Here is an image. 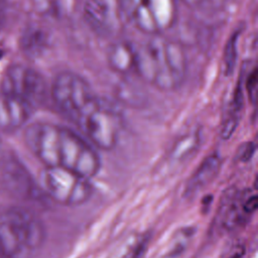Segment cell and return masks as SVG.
Returning <instances> with one entry per match:
<instances>
[{
	"mask_svg": "<svg viewBox=\"0 0 258 258\" xmlns=\"http://www.w3.org/2000/svg\"><path fill=\"white\" fill-rule=\"evenodd\" d=\"M4 56V51L2 49H0V59Z\"/></svg>",
	"mask_w": 258,
	"mask_h": 258,
	"instance_id": "d6986e66",
	"label": "cell"
},
{
	"mask_svg": "<svg viewBox=\"0 0 258 258\" xmlns=\"http://www.w3.org/2000/svg\"><path fill=\"white\" fill-rule=\"evenodd\" d=\"M29 149L46 167H60L87 178L95 176L101 160L93 147L68 127L38 121L26 127Z\"/></svg>",
	"mask_w": 258,
	"mask_h": 258,
	"instance_id": "7a4b0ae2",
	"label": "cell"
},
{
	"mask_svg": "<svg viewBox=\"0 0 258 258\" xmlns=\"http://www.w3.org/2000/svg\"><path fill=\"white\" fill-rule=\"evenodd\" d=\"M42 183L47 195L63 206L83 205L93 194L89 178L60 167H45Z\"/></svg>",
	"mask_w": 258,
	"mask_h": 258,
	"instance_id": "8992f818",
	"label": "cell"
},
{
	"mask_svg": "<svg viewBox=\"0 0 258 258\" xmlns=\"http://www.w3.org/2000/svg\"><path fill=\"white\" fill-rule=\"evenodd\" d=\"M124 19L147 35H160L177 18L176 0H119Z\"/></svg>",
	"mask_w": 258,
	"mask_h": 258,
	"instance_id": "5b68a950",
	"label": "cell"
},
{
	"mask_svg": "<svg viewBox=\"0 0 258 258\" xmlns=\"http://www.w3.org/2000/svg\"><path fill=\"white\" fill-rule=\"evenodd\" d=\"M34 109L26 102L0 92V128L11 132L22 127Z\"/></svg>",
	"mask_w": 258,
	"mask_h": 258,
	"instance_id": "9c48e42d",
	"label": "cell"
},
{
	"mask_svg": "<svg viewBox=\"0 0 258 258\" xmlns=\"http://www.w3.org/2000/svg\"><path fill=\"white\" fill-rule=\"evenodd\" d=\"M0 258H1V257H0Z\"/></svg>",
	"mask_w": 258,
	"mask_h": 258,
	"instance_id": "44dd1931",
	"label": "cell"
},
{
	"mask_svg": "<svg viewBox=\"0 0 258 258\" xmlns=\"http://www.w3.org/2000/svg\"><path fill=\"white\" fill-rule=\"evenodd\" d=\"M0 143H1V142H0Z\"/></svg>",
	"mask_w": 258,
	"mask_h": 258,
	"instance_id": "ffe728a7",
	"label": "cell"
},
{
	"mask_svg": "<svg viewBox=\"0 0 258 258\" xmlns=\"http://www.w3.org/2000/svg\"><path fill=\"white\" fill-rule=\"evenodd\" d=\"M186 70L185 50L175 40L152 35L134 48V71L145 83L160 91L180 87Z\"/></svg>",
	"mask_w": 258,
	"mask_h": 258,
	"instance_id": "3957f363",
	"label": "cell"
},
{
	"mask_svg": "<svg viewBox=\"0 0 258 258\" xmlns=\"http://www.w3.org/2000/svg\"><path fill=\"white\" fill-rule=\"evenodd\" d=\"M36 11L56 17H66L76 10L77 0H32Z\"/></svg>",
	"mask_w": 258,
	"mask_h": 258,
	"instance_id": "5bb4252c",
	"label": "cell"
},
{
	"mask_svg": "<svg viewBox=\"0 0 258 258\" xmlns=\"http://www.w3.org/2000/svg\"><path fill=\"white\" fill-rule=\"evenodd\" d=\"M255 144L251 141H248L246 143H243L240 145V147L237 150V154H236V158L241 161V162H247L249 161L254 152H255Z\"/></svg>",
	"mask_w": 258,
	"mask_h": 258,
	"instance_id": "2e32d148",
	"label": "cell"
},
{
	"mask_svg": "<svg viewBox=\"0 0 258 258\" xmlns=\"http://www.w3.org/2000/svg\"><path fill=\"white\" fill-rule=\"evenodd\" d=\"M221 165L222 160L219 153L214 152L208 155L187 180L184 196L195 197L200 190L209 185L218 175Z\"/></svg>",
	"mask_w": 258,
	"mask_h": 258,
	"instance_id": "30bf717a",
	"label": "cell"
},
{
	"mask_svg": "<svg viewBox=\"0 0 258 258\" xmlns=\"http://www.w3.org/2000/svg\"><path fill=\"white\" fill-rule=\"evenodd\" d=\"M48 46V34L38 25H29L21 35L20 47L27 56H39Z\"/></svg>",
	"mask_w": 258,
	"mask_h": 258,
	"instance_id": "4fadbf2b",
	"label": "cell"
},
{
	"mask_svg": "<svg viewBox=\"0 0 258 258\" xmlns=\"http://www.w3.org/2000/svg\"><path fill=\"white\" fill-rule=\"evenodd\" d=\"M40 219L23 208H9L0 213V257L33 258L45 241Z\"/></svg>",
	"mask_w": 258,
	"mask_h": 258,
	"instance_id": "277c9868",
	"label": "cell"
},
{
	"mask_svg": "<svg viewBox=\"0 0 258 258\" xmlns=\"http://www.w3.org/2000/svg\"><path fill=\"white\" fill-rule=\"evenodd\" d=\"M181 2H183L184 4L188 5V6H197V5H200L204 0H180Z\"/></svg>",
	"mask_w": 258,
	"mask_h": 258,
	"instance_id": "ac0fdd59",
	"label": "cell"
},
{
	"mask_svg": "<svg viewBox=\"0 0 258 258\" xmlns=\"http://www.w3.org/2000/svg\"><path fill=\"white\" fill-rule=\"evenodd\" d=\"M50 97L58 112L102 150L118 143L123 127L121 112L111 102L99 97L80 75L58 73L50 87Z\"/></svg>",
	"mask_w": 258,
	"mask_h": 258,
	"instance_id": "6da1fadb",
	"label": "cell"
},
{
	"mask_svg": "<svg viewBox=\"0 0 258 258\" xmlns=\"http://www.w3.org/2000/svg\"><path fill=\"white\" fill-rule=\"evenodd\" d=\"M134 46L127 41L113 43L107 52L110 68L119 74H127L134 70Z\"/></svg>",
	"mask_w": 258,
	"mask_h": 258,
	"instance_id": "7c38bea8",
	"label": "cell"
},
{
	"mask_svg": "<svg viewBox=\"0 0 258 258\" xmlns=\"http://www.w3.org/2000/svg\"><path fill=\"white\" fill-rule=\"evenodd\" d=\"M240 35V29L235 30L225 44L223 53V71L226 76H231L234 72L237 58V42Z\"/></svg>",
	"mask_w": 258,
	"mask_h": 258,
	"instance_id": "9a60e30c",
	"label": "cell"
},
{
	"mask_svg": "<svg viewBox=\"0 0 258 258\" xmlns=\"http://www.w3.org/2000/svg\"><path fill=\"white\" fill-rule=\"evenodd\" d=\"M0 92L26 102L34 110L41 106L47 97L43 77L37 71L19 63L7 68L1 79Z\"/></svg>",
	"mask_w": 258,
	"mask_h": 258,
	"instance_id": "52a82bcc",
	"label": "cell"
},
{
	"mask_svg": "<svg viewBox=\"0 0 258 258\" xmlns=\"http://www.w3.org/2000/svg\"><path fill=\"white\" fill-rule=\"evenodd\" d=\"M83 17L89 28L102 38L117 36L124 27L119 0H86Z\"/></svg>",
	"mask_w": 258,
	"mask_h": 258,
	"instance_id": "ba28073f",
	"label": "cell"
},
{
	"mask_svg": "<svg viewBox=\"0 0 258 258\" xmlns=\"http://www.w3.org/2000/svg\"><path fill=\"white\" fill-rule=\"evenodd\" d=\"M245 87L249 95L250 101L254 103L256 99V91H257V70L256 69H254L252 73L248 76V79L245 83Z\"/></svg>",
	"mask_w": 258,
	"mask_h": 258,
	"instance_id": "e0dca14e",
	"label": "cell"
},
{
	"mask_svg": "<svg viewBox=\"0 0 258 258\" xmlns=\"http://www.w3.org/2000/svg\"><path fill=\"white\" fill-rule=\"evenodd\" d=\"M242 85V78H240L233 92L232 99L228 106V110L222 122L221 137L225 140L231 138V136L237 129L241 119V113L244 106V93Z\"/></svg>",
	"mask_w": 258,
	"mask_h": 258,
	"instance_id": "8fae6325",
	"label": "cell"
}]
</instances>
